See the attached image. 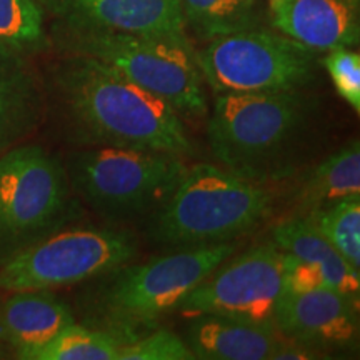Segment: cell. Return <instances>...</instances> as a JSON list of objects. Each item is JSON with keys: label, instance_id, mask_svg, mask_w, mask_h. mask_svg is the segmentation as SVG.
I'll return each mask as SVG.
<instances>
[{"label": "cell", "instance_id": "cell-20", "mask_svg": "<svg viewBox=\"0 0 360 360\" xmlns=\"http://www.w3.org/2000/svg\"><path fill=\"white\" fill-rule=\"evenodd\" d=\"M307 219L355 270L360 269V195L309 210Z\"/></svg>", "mask_w": 360, "mask_h": 360}, {"label": "cell", "instance_id": "cell-13", "mask_svg": "<svg viewBox=\"0 0 360 360\" xmlns=\"http://www.w3.org/2000/svg\"><path fill=\"white\" fill-rule=\"evenodd\" d=\"M269 13L278 32L312 51L359 44L357 0H270Z\"/></svg>", "mask_w": 360, "mask_h": 360}, {"label": "cell", "instance_id": "cell-18", "mask_svg": "<svg viewBox=\"0 0 360 360\" xmlns=\"http://www.w3.org/2000/svg\"><path fill=\"white\" fill-rule=\"evenodd\" d=\"M360 195V143L354 141L322 160L300 192L309 210Z\"/></svg>", "mask_w": 360, "mask_h": 360}, {"label": "cell", "instance_id": "cell-6", "mask_svg": "<svg viewBox=\"0 0 360 360\" xmlns=\"http://www.w3.org/2000/svg\"><path fill=\"white\" fill-rule=\"evenodd\" d=\"M182 157L120 147H89L69 157L70 187L98 214L132 217L159 209L186 172Z\"/></svg>", "mask_w": 360, "mask_h": 360}, {"label": "cell", "instance_id": "cell-21", "mask_svg": "<svg viewBox=\"0 0 360 360\" xmlns=\"http://www.w3.org/2000/svg\"><path fill=\"white\" fill-rule=\"evenodd\" d=\"M186 24L207 39L250 29L252 12L247 0H179Z\"/></svg>", "mask_w": 360, "mask_h": 360}, {"label": "cell", "instance_id": "cell-5", "mask_svg": "<svg viewBox=\"0 0 360 360\" xmlns=\"http://www.w3.org/2000/svg\"><path fill=\"white\" fill-rule=\"evenodd\" d=\"M75 56L94 58L187 117H204L202 74L187 39L125 32H67Z\"/></svg>", "mask_w": 360, "mask_h": 360}, {"label": "cell", "instance_id": "cell-22", "mask_svg": "<svg viewBox=\"0 0 360 360\" xmlns=\"http://www.w3.org/2000/svg\"><path fill=\"white\" fill-rule=\"evenodd\" d=\"M0 45L20 56L44 49V11L37 0H0Z\"/></svg>", "mask_w": 360, "mask_h": 360}, {"label": "cell", "instance_id": "cell-2", "mask_svg": "<svg viewBox=\"0 0 360 360\" xmlns=\"http://www.w3.org/2000/svg\"><path fill=\"white\" fill-rule=\"evenodd\" d=\"M236 244L192 247L137 265H119L94 277L82 302L92 322L124 342L141 337L180 300L231 259Z\"/></svg>", "mask_w": 360, "mask_h": 360}, {"label": "cell", "instance_id": "cell-7", "mask_svg": "<svg viewBox=\"0 0 360 360\" xmlns=\"http://www.w3.org/2000/svg\"><path fill=\"white\" fill-rule=\"evenodd\" d=\"M137 240L117 229H70L49 233L8 254L0 264V290H53L92 281L129 264Z\"/></svg>", "mask_w": 360, "mask_h": 360}, {"label": "cell", "instance_id": "cell-25", "mask_svg": "<svg viewBox=\"0 0 360 360\" xmlns=\"http://www.w3.org/2000/svg\"><path fill=\"white\" fill-rule=\"evenodd\" d=\"M328 287L322 269L285 252V292H305Z\"/></svg>", "mask_w": 360, "mask_h": 360}, {"label": "cell", "instance_id": "cell-1", "mask_svg": "<svg viewBox=\"0 0 360 360\" xmlns=\"http://www.w3.org/2000/svg\"><path fill=\"white\" fill-rule=\"evenodd\" d=\"M53 84L58 112L75 142L192 154L182 115L110 67L74 56L56 72Z\"/></svg>", "mask_w": 360, "mask_h": 360}, {"label": "cell", "instance_id": "cell-17", "mask_svg": "<svg viewBox=\"0 0 360 360\" xmlns=\"http://www.w3.org/2000/svg\"><path fill=\"white\" fill-rule=\"evenodd\" d=\"M272 238L282 252L317 264L330 289L357 299L360 292L359 270L342 257L309 219H292L278 224L274 229Z\"/></svg>", "mask_w": 360, "mask_h": 360}, {"label": "cell", "instance_id": "cell-4", "mask_svg": "<svg viewBox=\"0 0 360 360\" xmlns=\"http://www.w3.org/2000/svg\"><path fill=\"white\" fill-rule=\"evenodd\" d=\"M309 117L310 103L299 90L217 94L207 137L224 169L260 182L283 169Z\"/></svg>", "mask_w": 360, "mask_h": 360}, {"label": "cell", "instance_id": "cell-15", "mask_svg": "<svg viewBox=\"0 0 360 360\" xmlns=\"http://www.w3.org/2000/svg\"><path fill=\"white\" fill-rule=\"evenodd\" d=\"M186 342L193 359L265 360L276 352L282 340L274 326L202 314L187 327Z\"/></svg>", "mask_w": 360, "mask_h": 360}, {"label": "cell", "instance_id": "cell-14", "mask_svg": "<svg viewBox=\"0 0 360 360\" xmlns=\"http://www.w3.org/2000/svg\"><path fill=\"white\" fill-rule=\"evenodd\" d=\"M72 323V309L51 290L11 292L0 305V342L24 360Z\"/></svg>", "mask_w": 360, "mask_h": 360}, {"label": "cell", "instance_id": "cell-24", "mask_svg": "<svg viewBox=\"0 0 360 360\" xmlns=\"http://www.w3.org/2000/svg\"><path fill=\"white\" fill-rule=\"evenodd\" d=\"M323 65L335 85L337 94L349 103L350 109L360 112V56L349 47L328 51Z\"/></svg>", "mask_w": 360, "mask_h": 360}, {"label": "cell", "instance_id": "cell-10", "mask_svg": "<svg viewBox=\"0 0 360 360\" xmlns=\"http://www.w3.org/2000/svg\"><path fill=\"white\" fill-rule=\"evenodd\" d=\"M285 294V252L260 244L224 260L180 300L175 312L220 315L236 321L274 326Z\"/></svg>", "mask_w": 360, "mask_h": 360}, {"label": "cell", "instance_id": "cell-9", "mask_svg": "<svg viewBox=\"0 0 360 360\" xmlns=\"http://www.w3.org/2000/svg\"><path fill=\"white\" fill-rule=\"evenodd\" d=\"M195 62L215 94L300 90L317 72L312 49L287 35L250 29L212 39Z\"/></svg>", "mask_w": 360, "mask_h": 360}, {"label": "cell", "instance_id": "cell-16", "mask_svg": "<svg viewBox=\"0 0 360 360\" xmlns=\"http://www.w3.org/2000/svg\"><path fill=\"white\" fill-rule=\"evenodd\" d=\"M42 97L20 53L0 45V154L19 146L39 125Z\"/></svg>", "mask_w": 360, "mask_h": 360}, {"label": "cell", "instance_id": "cell-12", "mask_svg": "<svg viewBox=\"0 0 360 360\" xmlns=\"http://www.w3.org/2000/svg\"><path fill=\"white\" fill-rule=\"evenodd\" d=\"M357 299L330 287L285 292L274 327L290 342L312 350L347 349L357 342Z\"/></svg>", "mask_w": 360, "mask_h": 360}, {"label": "cell", "instance_id": "cell-27", "mask_svg": "<svg viewBox=\"0 0 360 360\" xmlns=\"http://www.w3.org/2000/svg\"><path fill=\"white\" fill-rule=\"evenodd\" d=\"M0 354H2V342H0Z\"/></svg>", "mask_w": 360, "mask_h": 360}, {"label": "cell", "instance_id": "cell-8", "mask_svg": "<svg viewBox=\"0 0 360 360\" xmlns=\"http://www.w3.org/2000/svg\"><path fill=\"white\" fill-rule=\"evenodd\" d=\"M69 215V177L56 157L32 143L0 154V250L12 254L57 232Z\"/></svg>", "mask_w": 360, "mask_h": 360}, {"label": "cell", "instance_id": "cell-3", "mask_svg": "<svg viewBox=\"0 0 360 360\" xmlns=\"http://www.w3.org/2000/svg\"><path fill=\"white\" fill-rule=\"evenodd\" d=\"M272 209V191L257 180L197 164L157 209L150 236L180 249L222 244L257 227Z\"/></svg>", "mask_w": 360, "mask_h": 360}, {"label": "cell", "instance_id": "cell-11", "mask_svg": "<svg viewBox=\"0 0 360 360\" xmlns=\"http://www.w3.org/2000/svg\"><path fill=\"white\" fill-rule=\"evenodd\" d=\"M65 25L67 32H125L186 37L179 0H37Z\"/></svg>", "mask_w": 360, "mask_h": 360}, {"label": "cell", "instance_id": "cell-26", "mask_svg": "<svg viewBox=\"0 0 360 360\" xmlns=\"http://www.w3.org/2000/svg\"><path fill=\"white\" fill-rule=\"evenodd\" d=\"M274 360H307L317 359L315 350L304 347V345L295 344V342H281V345L276 349V352L270 355Z\"/></svg>", "mask_w": 360, "mask_h": 360}, {"label": "cell", "instance_id": "cell-23", "mask_svg": "<svg viewBox=\"0 0 360 360\" xmlns=\"http://www.w3.org/2000/svg\"><path fill=\"white\" fill-rule=\"evenodd\" d=\"M193 354L187 342L169 330L124 342L119 350V360H192Z\"/></svg>", "mask_w": 360, "mask_h": 360}, {"label": "cell", "instance_id": "cell-19", "mask_svg": "<svg viewBox=\"0 0 360 360\" xmlns=\"http://www.w3.org/2000/svg\"><path fill=\"white\" fill-rule=\"evenodd\" d=\"M120 345L110 332L72 323L29 360H119Z\"/></svg>", "mask_w": 360, "mask_h": 360}]
</instances>
